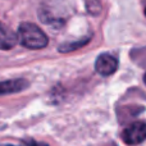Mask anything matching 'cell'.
I'll list each match as a JSON object with an SVG mask.
<instances>
[{
	"label": "cell",
	"mask_w": 146,
	"mask_h": 146,
	"mask_svg": "<svg viewBox=\"0 0 146 146\" xmlns=\"http://www.w3.org/2000/svg\"><path fill=\"white\" fill-rule=\"evenodd\" d=\"M144 13H145V15H146V8H145V12Z\"/></svg>",
	"instance_id": "cell-10"
},
{
	"label": "cell",
	"mask_w": 146,
	"mask_h": 146,
	"mask_svg": "<svg viewBox=\"0 0 146 146\" xmlns=\"http://www.w3.org/2000/svg\"><path fill=\"white\" fill-rule=\"evenodd\" d=\"M17 41V35L0 22V50H9L14 48Z\"/></svg>",
	"instance_id": "cell-5"
},
{
	"label": "cell",
	"mask_w": 146,
	"mask_h": 146,
	"mask_svg": "<svg viewBox=\"0 0 146 146\" xmlns=\"http://www.w3.org/2000/svg\"><path fill=\"white\" fill-rule=\"evenodd\" d=\"M17 37L25 48L32 50L44 49L49 42L46 33L38 26L30 22L21 23L17 31Z\"/></svg>",
	"instance_id": "cell-1"
},
{
	"label": "cell",
	"mask_w": 146,
	"mask_h": 146,
	"mask_svg": "<svg viewBox=\"0 0 146 146\" xmlns=\"http://www.w3.org/2000/svg\"><path fill=\"white\" fill-rule=\"evenodd\" d=\"M28 86H30L28 81L22 80V78L3 81V82H0V96L1 95H8V94L21 92V91L26 90Z\"/></svg>",
	"instance_id": "cell-4"
},
{
	"label": "cell",
	"mask_w": 146,
	"mask_h": 146,
	"mask_svg": "<svg viewBox=\"0 0 146 146\" xmlns=\"http://www.w3.org/2000/svg\"><path fill=\"white\" fill-rule=\"evenodd\" d=\"M26 144L27 146H48L45 142H37L35 140H26Z\"/></svg>",
	"instance_id": "cell-7"
},
{
	"label": "cell",
	"mask_w": 146,
	"mask_h": 146,
	"mask_svg": "<svg viewBox=\"0 0 146 146\" xmlns=\"http://www.w3.org/2000/svg\"><path fill=\"white\" fill-rule=\"evenodd\" d=\"M0 146H18V145H10V144H3V145H0Z\"/></svg>",
	"instance_id": "cell-8"
},
{
	"label": "cell",
	"mask_w": 146,
	"mask_h": 146,
	"mask_svg": "<svg viewBox=\"0 0 146 146\" xmlns=\"http://www.w3.org/2000/svg\"><path fill=\"white\" fill-rule=\"evenodd\" d=\"M144 82L146 83V73H145V76H144Z\"/></svg>",
	"instance_id": "cell-9"
},
{
	"label": "cell",
	"mask_w": 146,
	"mask_h": 146,
	"mask_svg": "<svg viewBox=\"0 0 146 146\" xmlns=\"http://www.w3.org/2000/svg\"><path fill=\"white\" fill-rule=\"evenodd\" d=\"M127 145H139L146 140V122L139 121L129 124L123 131L122 136Z\"/></svg>",
	"instance_id": "cell-2"
},
{
	"label": "cell",
	"mask_w": 146,
	"mask_h": 146,
	"mask_svg": "<svg viewBox=\"0 0 146 146\" xmlns=\"http://www.w3.org/2000/svg\"><path fill=\"white\" fill-rule=\"evenodd\" d=\"M95 69L101 76H110L118 69V60L114 55L104 53L98 56L95 62Z\"/></svg>",
	"instance_id": "cell-3"
},
{
	"label": "cell",
	"mask_w": 146,
	"mask_h": 146,
	"mask_svg": "<svg viewBox=\"0 0 146 146\" xmlns=\"http://www.w3.org/2000/svg\"><path fill=\"white\" fill-rule=\"evenodd\" d=\"M88 41H90V37L83 38V40H80V41H74V42H66V44L59 46V51H60V53H69V51L76 50V49L86 45Z\"/></svg>",
	"instance_id": "cell-6"
}]
</instances>
